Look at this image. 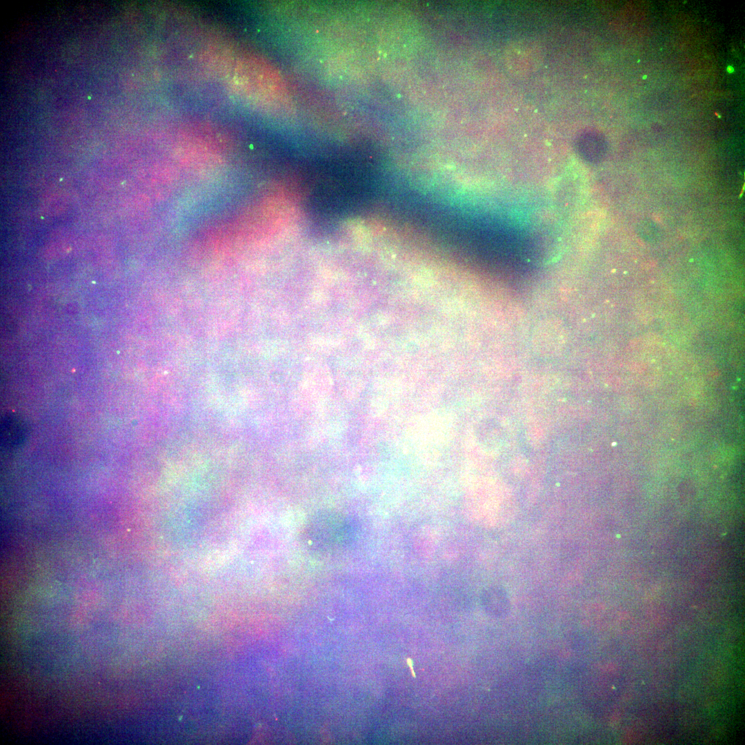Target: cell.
Here are the masks:
<instances>
[{
  "mask_svg": "<svg viewBox=\"0 0 745 745\" xmlns=\"http://www.w3.org/2000/svg\"><path fill=\"white\" fill-rule=\"evenodd\" d=\"M232 80L237 90L260 108H279L286 101L280 77L268 65L257 59L240 61Z\"/></svg>",
  "mask_w": 745,
  "mask_h": 745,
  "instance_id": "obj_1",
  "label": "cell"
},
{
  "mask_svg": "<svg viewBox=\"0 0 745 745\" xmlns=\"http://www.w3.org/2000/svg\"><path fill=\"white\" fill-rule=\"evenodd\" d=\"M566 339L564 326L557 319H544L536 326L533 342L537 350L553 352L562 347Z\"/></svg>",
  "mask_w": 745,
  "mask_h": 745,
  "instance_id": "obj_2",
  "label": "cell"
},
{
  "mask_svg": "<svg viewBox=\"0 0 745 745\" xmlns=\"http://www.w3.org/2000/svg\"><path fill=\"white\" fill-rule=\"evenodd\" d=\"M23 419L14 414L4 415L1 422V441L4 448L10 450L21 446L28 435Z\"/></svg>",
  "mask_w": 745,
  "mask_h": 745,
  "instance_id": "obj_3",
  "label": "cell"
}]
</instances>
